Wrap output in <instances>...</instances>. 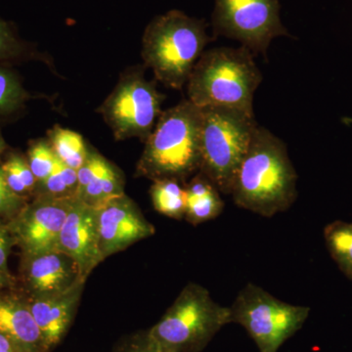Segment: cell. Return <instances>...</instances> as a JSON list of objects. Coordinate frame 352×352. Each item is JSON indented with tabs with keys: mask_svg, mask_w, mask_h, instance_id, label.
<instances>
[{
	"mask_svg": "<svg viewBox=\"0 0 352 352\" xmlns=\"http://www.w3.org/2000/svg\"><path fill=\"white\" fill-rule=\"evenodd\" d=\"M7 148L6 140H4L3 136H2L1 131H0V157L3 154Z\"/></svg>",
	"mask_w": 352,
	"mask_h": 352,
	"instance_id": "30",
	"label": "cell"
},
{
	"mask_svg": "<svg viewBox=\"0 0 352 352\" xmlns=\"http://www.w3.org/2000/svg\"><path fill=\"white\" fill-rule=\"evenodd\" d=\"M14 245H15V241L6 222L0 219V271L9 272L7 263Z\"/></svg>",
	"mask_w": 352,
	"mask_h": 352,
	"instance_id": "27",
	"label": "cell"
},
{
	"mask_svg": "<svg viewBox=\"0 0 352 352\" xmlns=\"http://www.w3.org/2000/svg\"><path fill=\"white\" fill-rule=\"evenodd\" d=\"M0 352H22L15 344L0 333Z\"/></svg>",
	"mask_w": 352,
	"mask_h": 352,
	"instance_id": "29",
	"label": "cell"
},
{
	"mask_svg": "<svg viewBox=\"0 0 352 352\" xmlns=\"http://www.w3.org/2000/svg\"><path fill=\"white\" fill-rule=\"evenodd\" d=\"M112 352H171L153 339L148 330L124 336L115 344Z\"/></svg>",
	"mask_w": 352,
	"mask_h": 352,
	"instance_id": "25",
	"label": "cell"
},
{
	"mask_svg": "<svg viewBox=\"0 0 352 352\" xmlns=\"http://www.w3.org/2000/svg\"><path fill=\"white\" fill-rule=\"evenodd\" d=\"M229 308L231 323L245 328L259 352H277L310 314V307L282 302L254 283L245 285Z\"/></svg>",
	"mask_w": 352,
	"mask_h": 352,
	"instance_id": "7",
	"label": "cell"
},
{
	"mask_svg": "<svg viewBox=\"0 0 352 352\" xmlns=\"http://www.w3.org/2000/svg\"><path fill=\"white\" fill-rule=\"evenodd\" d=\"M0 168L7 184L16 194L27 199L34 195L38 182L30 168L27 157L20 153H10L6 162L0 164Z\"/></svg>",
	"mask_w": 352,
	"mask_h": 352,
	"instance_id": "21",
	"label": "cell"
},
{
	"mask_svg": "<svg viewBox=\"0 0 352 352\" xmlns=\"http://www.w3.org/2000/svg\"><path fill=\"white\" fill-rule=\"evenodd\" d=\"M32 98L20 76L6 65L0 64V118L19 113Z\"/></svg>",
	"mask_w": 352,
	"mask_h": 352,
	"instance_id": "20",
	"label": "cell"
},
{
	"mask_svg": "<svg viewBox=\"0 0 352 352\" xmlns=\"http://www.w3.org/2000/svg\"><path fill=\"white\" fill-rule=\"evenodd\" d=\"M186 212L185 219L192 226L217 219L223 212L224 201L219 190L199 171L186 185Z\"/></svg>",
	"mask_w": 352,
	"mask_h": 352,
	"instance_id": "16",
	"label": "cell"
},
{
	"mask_svg": "<svg viewBox=\"0 0 352 352\" xmlns=\"http://www.w3.org/2000/svg\"><path fill=\"white\" fill-rule=\"evenodd\" d=\"M38 52L21 38L12 23L0 17V64L16 63L34 59Z\"/></svg>",
	"mask_w": 352,
	"mask_h": 352,
	"instance_id": "23",
	"label": "cell"
},
{
	"mask_svg": "<svg viewBox=\"0 0 352 352\" xmlns=\"http://www.w3.org/2000/svg\"><path fill=\"white\" fill-rule=\"evenodd\" d=\"M73 199L34 196L15 219L7 222L22 256L59 251L60 233Z\"/></svg>",
	"mask_w": 352,
	"mask_h": 352,
	"instance_id": "10",
	"label": "cell"
},
{
	"mask_svg": "<svg viewBox=\"0 0 352 352\" xmlns=\"http://www.w3.org/2000/svg\"><path fill=\"white\" fill-rule=\"evenodd\" d=\"M47 140L58 159L69 168L78 170L87 161L90 147L78 132L55 126L47 131Z\"/></svg>",
	"mask_w": 352,
	"mask_h": 352,
	"instance_id": "17",
	"label": "cell"
},
{
	"mask_svg": "<svg viewBox=\"0 0 352 352\" xmlns=\"http://www.w3.org/2000/svg\"><path fill=\"white\" fill-rule=\"evenodd\" d=\"M78 170L59 163L56 170L47 178L36 184L34 195H45L54 198H76L78 194Z\"/></svg>",
	"mask_w": 352,
	"mask_h": 352,
	"instance_id": "22",
	"label": "cell"
},
{
	"mask_svg": "<svg viewBox=\"0 0 352 352\" xmlns=\"http://www.w3.org/2000/svg\"><path fill=\"white\" fill-rule=\"evenodd\" d=\"M29 203V199L16 194L7 184L0 168V219L7 222L15 219Z\"/></svg>",
	"mask_w": 352,
	"mask_h": 352,
	"instance_id": "26",
	"label": "cell"
},
{
	"mask_svg": "<svg viewBox=\"0 0 352 352\" xmlns=\"http://www.w3.org/2000/svg\"><path fill=\"white\" fill-rule=\"evenodd\" d=\"M15 285V278L10 274V272L0 271V294L3 293L6 289H13Z\"/></svg>",
	"mask_w": 352,
	"mask_h": 352,
	"instance_id": "28",
	"label": "cell"
},
{
	"mask_svg": "<svg viewBox=\"0 0 352 352\" xmlns=\"http://www.w3.org/2000/svg\"><path fill=\"white\" fill-rule=\"evenodd\" d=\"M0 333L22 352H50L21 289L0 294Z\"/></svg>",
	"mask_w": 352,
	"mask_h": 352,
	"instance_id": "15",
	"label": "cell"
},
{
	"mask_svg": "<svg viewBox=\"0 0 352 352\" xmlns=\"http://www.w3.org/2000/svg\"><path fill=\"white\" fill-rule=\"evenodd\" d=\"M21 291L29 298H44L63 293L80 282L78 264L60 251L22 256L20 265Z\"/></svg>",
	"mask_w": 352,
	"mask_h": 352,
	"instance_id": "12",
	"label": "cell"
},
{
	"mask_svg": "<svg viewBox=\"0 0 352 352\" xmlns=\"http://www.w3.org/2000/svg\"><path fill=\"white\" fill-rule=\"evenodd\" d=\"M96 208L99 247L103 259L156 233L155 226L126 194L113 197Z\"/></svg>",
	"mask_w": 352,
	"mask_h": 352,
	"instance_id": "11",
	"label": "cell"
},
{
	"mask_svg": "<svg viewBox=\"0 0 352 352\" xmlns=\"http://www.w3.org/2000/svg\"><path fill=\"white\" fill-rule=\"evenodd\" d=\"M27 160L38 183L43 182L56 170L59 163V159L47 139L32 141L28 149Z\"/></svg>",
	"mask_w": 352,
	"mask_h": 352,
	"instance_id": "24",
	"label": "cell"
},
{
	"mask_svg": "<svg viewBox=\"0 0 352 352\" xmlns=\"http://www.w3.org/2000/svg\"><path fill=\"white\" fill-rule=\"evenodd\" d=\"M201 108L188 99L163 111L136 166V177L183 182L201 164Z\"/></svg>",
	"mask_w": 352,
	"mask_h": 352,
	"instance_id": "2",
	"label": "cell"
},
{
	"mask_svg": "<svg viewBox=\"0 0 352 352\" xmlns=\"http://www.w3.org/2000/svg\"><path fill=\"white\" fill-rule=\"evenodd\" d=\"M145 66L126 69L98 109L116 140L146 141L162 115L166 96L145 78Z\"/></svg>",
	"mask_w": 352,
	"mask_h": 352,
	"instance_id": "8",
	"label": "cell"
},
{
	"mask_svg": "<svg viewBox=\"0 0 352 352\" xmlns=\"http://www.w3.org/2000/svg\"><path fill=\"white\" fill-rule=\"evenodd\" d=\"M229 323L230 308L214 302L201 285L189 283L148 331L153 339L171 352H201Z\"/></svg>",
	"mask_w": 352,
	"mask_h": 352,
	"instance_id": "6",
	"label": "cell"
},
{
	"mask_svg": "<svg viewBox=\"0 0 352 352\" xmlns=\"http://www.w3.org/2000/svg\"><path fill=\"white\" fill-rule=\"evenodd\" d=\"M205 20L179 10L157 16L146 27L141 57L145 68L164 87L180 90L214 38L208 36Z\"/></svg>",
	"mask_w": 352,
	"mask_h": 352,
	"instance_id": "4",
	"label": "cell"
},
{
	"mask_svg": "<svg viewBox=\"0 0 352 352\" xmlns=\"http://www.w3.org/2000/svg\"><path fill=\"white\" fill-rule=\"evenodd\" d=\"M150 195L153 207L159 214L182 220L186 212V191L179 182L163 179L153 182Z\"/></svg>",
	"mask_w": 352,
	"mask_h": 352,
	"instance_id": "18",
	"label": "cell"
},
{
	"mask_svg": "<svg viewBox=\"0 0 352 352\" xmlns=\"http://www.w3.org/2000/svg\"><path fill=\"white\" fill-rule=\"evenodd\" d=\"M324 238L340 271L352 280V223L337 220L328 224L324 229Z\"/></svg>",
	"mask_w": 352,
	"mask_h": 352,
	"instance_id": "19",
	"label": "cell"
},
{
	"mask_svg": "<svg viewBox=\"0 0 352 352\" xmlns=\"http://www.w3.org/2000/svg\"><path fill=\"white\" fill-rule=\"evenodd\" d=\"M254 58L245 46L205 51L186 83L188 100L200 108H232L254 116L252 103L263 74Z\"/></svg>",
	"mask_w": 352,
	"mask_h": 352,
	"instance_id": "3",
	"label": "cell"
},
{
	"mask_svg": "<svg viewBox=\"0 0 352 352\" xmlns=\"http://www.w3.org/2000/svg\"><path fill=\"white\" fill-rule=\"evenodd\" d=\"M60 252L71 256L80 268L85 280L104 261L99 247L97 208L80 199L72 201L69 214L60 233Z\"/></svg>",
	"mask_w": 352,
	"mask_h": 352,
	"instance_id": "13",
	"label": "cell"
},
{
	"mask_svg": "<svg viewBox=\"0 0 352 352\" xmlns=\"http://www.w3.org/2000/svg\"><path fill=\"white\" fill-rule=\"evenodd\" d=\"M85 282L63 293L44 298H29L30 307L50 351L59 346L68 333L78 311Z\"/></svg>",
	"mask_w": 352,
	"mask_h": 352,
	"instance_id": "14",
	"label": "cell"
},
{
	"mask_svg": "<svg viewBox=\"0 0 352 352\" xmlns=\"http://www.w3.org/2000/svg\"><path fill=\"white\" fill-rule=\"evenodd\" d=\"M298 175L284 141L258 126L234 179L236 206L264 217L286 212L298 198Z\"/></svg>",
	"mask_w": 352,
	"mask_h": 352,
	"instance_id": "1",
	"label": "cell"
},
{
	"mask_svg": "<svg viewBox=\"0 0 352 352\" xmlns=\"http://www.w3.org/2000/svg\"><path fill=\"white\" fill-rule=\"evenodd\" d=\"M212 27L214 38L235 39L264 58L273 39L293 38L280 19L279 0H214Z\"/></svg>",
	"mask_w": 352,
	"mask_h": 352,
	"instance_id": "9",
	"label": "cell"
},
{
	"mask_svg": "<svg viewBox=\"0 0 352 352\" xmlns=\"http://www.w3.org/2000/svg\"><path fill=\"white\" fill-rule=\"evenodd\" d=\"M200 173L220 193L231 195L234 179L258 127L254 116L227 107L201 108Z\"/></svg>",
	"mask_w": 352,
	"mask_h": 352,
	"instance_id": "5",
	"label": "cell"
}]
</instances>
